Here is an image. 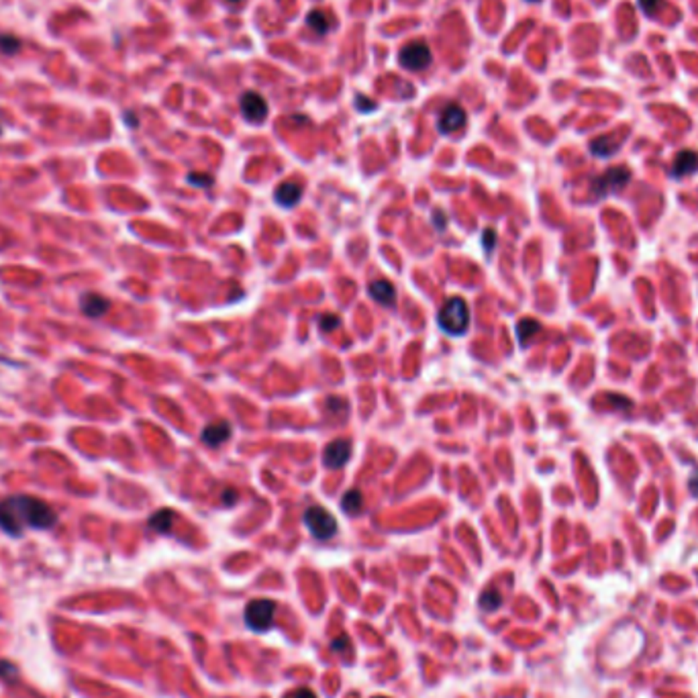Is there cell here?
<instances>
[{
	"mask_svg": "<svg viewBox=\"0 0 698 698\" xmlns=\"http://www.w3.org/2000/svg\"><path fill=\"white\" fill-rule=\"evenodd\" d=\"M58 523V513L37 496H10L0 502V529L12 537H21L25 529L45 531Z\"/></svg>",
	"mask_w": 698,
	"mask_h": 698,
	"instance_id": "obj_1",
	"label": "cell"
},
{
	"mask_svg": "<svg viewBox=\"0 0 698 698\" xmlns=\"http://www.w3.org/2000/svg\"><path fill=\"white\" fill-rule=\"evenodd\" d=\"M437 321H439V327L445 333L456 335V337L464 335L465 331H467V327H469V307H467V303L462 301V299H458V296L447 301L441 307V310H439Z\"/></svg>",
	"mask_w": 698,
	"mask_h": 698,
	"instance_id": "obj_2",
	"label": "cell"
},
{
	"mask_svg": "<svg viewBox=\"0 0 698 698\" xmlns=\"http://www.w3.org/2000/svg\"><path fill=\"white\" fill-rule=\"evenodd\" d=\"M305 525L316 539H329L337 531V521L335 517L323 509V507H310L305 513Z\"/></svg>",
	"mask_w": 698,
	"mask_h": 698,
	"instance_id": "obj_3",
	"label": "cell"
},
{
	"mask_svg": "<svg viewBox=\"0 0 698 698\" xmlns=\"http://www.w3.org/2000/svg\"><path fill=\"white\" fill-rule=\"evenodd\" d=\"M274 615H276V603L268 598H257L251 601L245 607V623L253 631H266L274 625Z\"/></svg>",
	"mask_w": 698,
	"mask_h": 698,
	"instance_id": "obj_4",
	"label": "cell"
},
{
	"mask_svg": "<svg viewBox=\"0 0 698 698\" xmlns=\"http://www.w3.org/2000/svg\"><path fill=\"white\" fill-rule=\"evenodd\" d=\"M433 62V54L427 47L425 41H412L406 43L400 51V64L402 68L410 70V72H423L431 66Z\"/></svg>",
	"mask_w": 698,
	"mask_h": 698,
	"instance_id": "obj_5",
	"label": "cell"
},
{
	"mask_svg": "<svg viewBox=\"0 0 698 698\" xmlns=\"http://www.w3.org/2000/svg\"><path fill=\"white\" fill-rule=\"evenodd\" d=\"M629 180H631V172L627 167H611L592 182V190L596 196H609L613 192L623 190L629 184Z\"/></svg>",
	"mask_w": 698,
	"mask_h": 698,
	"instance_id": "obj_6",
	"label": "cell"
},
{
	"mask_svg": "<svg viewBox=\"0 0 698 698\" xmlns=\"http://www.w3.org/2000/svg\"><path fill=\"white\" fill-rule=\"evenodd\" d=\"M241 110L247 121L261 123L268 117V102L257 92H245L241 96Z\"/></svg>",
	"mask_w": 698,
	"mask_h": 698,
	"instance_id": "obj_7",
	"label": "cell"
},
{
	"mask_svg": "<svg viewBox=\"0 0 698 698\" xmlns=\"http://www.w3.org/2000/svg\"><path fill=\"white\" fill-rule=\"evenodd\" d=\"M437 125H439V131H441V133H456L458 129H462L465 125V110L460 106V104H456V102L447 104V106L443 108V113H441Z\"/></svg>",
	"mask_w": 698,
	"mask_h": 698,
	"instance_id": "obj_8",
	"label": "cell"
},
{
	"mask_svg": "<svg viewBox=\"0 0 698 698\" xmlns=\"http://www.w3.org/2000/svg\"><path fill=\"white\" fill-rule=\"evenodd\" d=\"M349 454H351V445L347 439H335L331 441L327 447H325V454H323V462L327 467H341L349 460Z\"/></svg>",
	"mask_w": 698,
	"mask_h": 698,
	"instance_id": "obj_9",
	"label": "cell"
},
{
	"mask_svg": "<svg viewBox=\"0 0 698 698\" xmlns=\"http://www.w3.org/2000/svg\"><path fill=\"white\" fill-rule=\"evenodd\" d=\"M695 172H698V154L690 152V150H684V152L676 155L672 170H670V176L672 178H684V176L695 174Z\"/></svg>",
	"mask_w": 698,
	"mask_h": 698,
	"instance_id": "obj_10",
	"label": "cell"
},
{
	"mask_svg": "<svg viewBox=\"0 0 698 698\" xmlns=\"http://www.w3.org/2000/svg\"><path fill=\"white\" fill-rule=\"evenodd\" d=\"M231 437V425L227 421H217V423H211L205 427L202 431V441L209 445V447H215V445H221L223 441H227Z\"/></svg>",
	"mask_w": 698,
	"mask_h": 698,
	"instance_id": "obj_11",
	"label": "cell"
},
{
	"mask_svg": "<svg viewBox=\"0 0 698 698\" xmlns=\"http://www.w3.org/2000/svg\"><path fill=\"white\" fill-rule=\"evenodd\" d=\"M80 309H82V312H84L86 316L98 318V316H102L106 310L110 309V303H108L104 296L96 294V292H88V294H84V296L80 299Z\"/></svg>",
	"mask_w": 698,
	"mask_h": 698,
	"instance_id": "obj_12",
	"label": "cell"
},
{
	"mask_svg": "<svg viewBox=\"0 0 698 698\" xmlns=\"http://www.w3.org/2000/svg\"><path fill=\"white\" fill-rule=\"evenodd\" d=\"M301 196H303V188H301L299 184H294V182H284V184H280V186L276 188V194H274L276 202H278L280 207H286V209L294 207V205L301 200Z\"/></svg>",
	"mask_w": 698,
	"mask_h": 698,
	"instance_id": "obj_13",
	"label": "cell"
},
{
	"mask_svg": "<svg viewBox=\"0 0 698 698\" xmlns=\"http://www.w3.org/2000/svg\"><path fill=\"white\" fill-rule=\"evenodd\" d=\"M620 141L617 139V135H607V137H598L590 143V152L596 155V157H611L619 150Z\"/></svg>",
	"mask_w": 698,
	"mask_h": 698,
	"instance_id": "obj_14",
	"label": "cell"
},
{
	"mask_svg": "<svg viewBox=\"0 0 698 698\" xmlns=\"http://www.w3.org/2000/svg\"><path fill=\"white\" fill-rule=\"evenodd\" d=\"M370 296H372L376 303L390 307V305L394 303V288H392V284L386 282V280H376V282L370 284Z\"/></svg>",
	"mask_w": 698,
	"mask_h": 698,
	"instance_id": "obj_15",
	"label": "cell"
},
{
	"mask_svg": "<svg viewBox=\"0 0 698 698\" xmlns=\"http://www.w3.org/2000/svg\"><path fill=\"white\" fill-rule=\"evenodd\" d=\"M174 521H176V513L170 511V509H161V511H157L154 517L150 519V527L154 531H157V533H167L172 529Z\"/></svg>",
	"mask_w": 698,
	"mask_h": 698,
	"instance_id": "obj_16",
	"label": "cell"
},
{
	"mask_svg": "<svg viewBox=\"0 0 698 698\" xmlns=\"http://www.w3.org/2000/svg\"><path fill=\"white\" fill-rule=\"evenodd\" d=\"M362 504H364V500H362V492L360 490H349L341 498V509L347 515H358L362 511Z\"/></svg>",
	"mask_w": 698,
	"mask_h": 698,
	"instance_id": "obj_17",
	"label": "cell"
},
{
	"mask_svg": "<svg viewBox=\"0 0 698 698\" xmlns=\"http://www.w3.org/2000/svg\"><path fill=\"white\" fill-rule=\"evenodd\" d=\"M539 333V323L533 321V318H525L517 325V337H519V343L525 345L529 339H533L535 335Z\"/></svg>",
	"mask_w": 698,
	"mask_h": 698,
	"instance_id": "obj_18",
	"label": "cell"
},
{
	"mask_svg": "<svg viewBox=\"0 0 698 698\" xmlns=\"http://www.w3.org/2000/svg\"><path fill=\"white\" fill-rule=\"evenodd\" d=\"M307 23H309V27L314 33L323 35V33H327V29L331 25V19L323 10H310L309 16H307Z\"/></svg>",
	"mask_w": 698,
	"mask_h": 698,
	"instance_id": "obj_19",
	"label": "cell"
},
{
	"mask_svg": "<svg viewBox=\"0 0 698 698\" xmlns=\"http://www.w3.org/2000/svg\"><path fill=\"white\" fill-rule=\"evenodd\" d=\"M500 594L496 592V590H486L482 596H480V607L486 611V613H490V611H496L498 607H500Z\"/></svg>",
	"mask_w": 698,
	"mask_h": 698,
	"instance_id": "obj_20",
	"label": "cell"
},
{
	"mask_svg": "<svg viewBox=\"0 0 698 698\" xmlns=\"http://www.w3.org/2000/svg\"><path fill=\"white\" fill-rule=\"evenodd\" d=\"M664 0H639V6L643 8V12L647 16H655L662 8H664Z\"/></svg>",
	"mask_w": 698,
	"mask_h": 698,
	"instance_id": "obj_21",
	"label": "cell"
},
{
	"mask_svg": "<svg viewBox=\"0 0 698 698\" xmlns=\"http://www.w3.org/2000/svg\"><path fill=\"white\" fill-rule=\"evenodd\" d=\"M19 39L10 37V35H0V51L4 54H14L19 49Z\"/></svg>",
	"mask_w": 698,
	"mask_h": 698,
	"instance_id": "obj_22",
	"label": "cell"
},
{
	"mask_svg": "<svg viewBox=\"0 0 698 698\" xmlns=\"http://www.w3.org/2000/svg\"><path fill=\"white\" fill-rule=\"evenodd\" d=\"M188 182L190 184H194V186H211L213 184V178L211 176H207V174H190L188 176Z\"/></svg>",
	"mask_w": 698,
	"mask_h": 698,
	"instance_id": "obj_23",
	"label": "cell"
},
{
	"mask_svg": "<svg viewBox=\"0 0 698 698\" xmlns=\"http://www.w3.org/2000/svg\"><path fill=\"white\" fill-rule=\"evenodd\" d=\"M341 325V321H339V316H335V314H325L323 318H321V329L323 331H331V329H335V327H339Z\"/></svg>",
	"mask_w": 698,
	"mask_h": 698,
	"instance_id": "obj_24",
	"label": "cell"
},
{
	"mask_svg": "<svg viewBox=\"0 0 698 698\" xmlns=\"http://www.w3.org/2000/svg\"><path fill=\"white\" fill-rule=\"evenodd\" d=\"M688 490L693 492V496H697L698 498V467L690 474V478H688Z\"/></svg>",
	"mask_w": 698,
	"mask_h": 698,
	"instance_id": "obj_25",
	"label": "cell"
},
{
	"mask_svg": "<svg viewBox=\"0 0 698 698\" xmlns=\"http://www.w3.org/2000/svg\"><path fill=\"white\" fill-rule=\"evenodd\" d=\"M494 241H496L494 231H492V229H486V231H484V247H486V251L492 249V243H494Z\"/></svg>",
	"mask_w": 698,
	"mask_h": 698,
	"instance_id": "obj_26",
	"label": "cell"
},
{
	"mask_svg": "<svg viewBox=\"0 0 698 698\" xmlns=\"http://www.w3.org/2000/svg\"><path fill=\"white\" fill-rule=\"evenodd\" d=\"M223 500H225V504H231V502L237 500V492L231 490V488H227V490L223 492Z\"/></svg>",
	"mask_w": 698,
	"mask_h": 698,
	"instance_id": "obj_27",
	"label": "cell"
},
{
	"mask_svg": "<svg viewBox=\"0 0 698 698\" xmlns=\"http://www.w3.org/2000/svg\"><path fill=\"white\" fill-rule=\"evenodd\" d=\"M292 698H316L312 693H310L309 688H301V690H296L294 695H292Z\"/></svg>",
	"mask_w": 698,
	"mask_h": 698,
	"instance_id": "obj_28",
	"label": "cell"
},
{
	"mask_svg": "<svg viewBox=\"0 0 698 698\" xmlns=\"http://www.w3.org/2000/svg\"><path fill=\"white\" fill-rule=\"evenodd\" d=\"M358 106H360V108H368V110H372L376 104H374V102H370V100H364V98L360 96V98H358Z\"/></svg>",
	"mask_w": 698,
	"mask_h": 698,
	"instance_id": "obj_29",
	"label": "cell"
},
{
	"mask_svg": "<svg viewBox=\"0 0 698 698\" xmlns=\"http://www.w3.org/2000/svg\"><path fill=\"white\" fill-rule=\"evenodd\" d=\"M435 219H437V229H443V225H445V217H443V213L441 211H435Z\"/></svg>",
	"mask_w": 698,
	"mask_h": 698,
	"instance_id": "obj_30",
	"label": "cell"
},
{
	"mask_svg": "<svg viewBox=\"0 0 698 698\" xmlns=\"http://www.w3.org/2000/svg\"><path fill=\"white\" fill-rule=\"evenodd\" d=\"M229 2H239V0H229Z\"/></svg>",
	"mask_w": 698,
	"mask_h": 698,
	"instance_id": "obj_31",
	"label": "cell"
},
{
	"mask_svg": "<svg viewBox=\"0 0 698 698\" xmlns=\"http://www.w3.org/2000/svg\"><path fill=\"white\" fill-rule=\"evenodd\" d=\"M374 698H386V697H374Z\"/></svg>",
	"mask_w": 698,
	"mask_h": 698,
	"instance_id": "obj_32",
	"label": "cell"
},
{
	"mask_svg": "<svg viewBox=\"0 0 698 698\" xmlns=\"http://www.w3.org/2000/svg\"><path fill=\"white\" fill-rule=\"evenodd\" d=\"M0 131H2V129H0Z\"/></svg>",
	"mask_w": 698,
	"mask_h": 698,
	"instance_id": "obj_33",
	"label": "cell"
}]
</instances>
